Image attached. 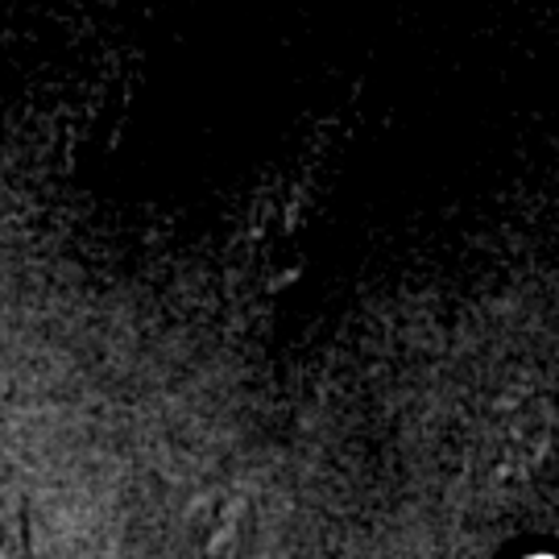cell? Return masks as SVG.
Returning <instances> with one entry per match:
<instances>
[{
	"label": "cell",
	"mask_w": 559,
	"mask_h": 559,
	"mask_svg": "<svg viewBox=\"0 0 559 559\" xmlns=\"http://www.w3.org/2000/svg\"><path fill=\"white\" fill-rule=\"evenodd\" d=\"M0 559H34L29 547V506L13 480V473L0 468Z\"/></svg>",
	"instance_id": "1"
}]
</instances>
